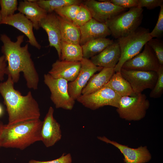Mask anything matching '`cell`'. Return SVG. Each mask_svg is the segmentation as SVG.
<instances>
[{
	"mask_svg": "<svg viewBox=\"0 0 163 163\" xmlns=\"http://www.w3.org/2000/svg\"><path fill=\"white\" fill-rule=\"evenodd\" d=\"M24 38V35H19L14 42L6 34L0 35L3 43L1 51L8 63L6 74L11 78L14 83L18 82L20 73L22 72L27 88L36 90L38 89L39 76L28 50V44L21 46Z\"/></svg>",
	"mask_w": 163,
	"mask_h": 163,
	"instance_id": "cell-1",
	"label": "cell"
},
{
	"mask_svg": "<svg viewBox=\"0 0 163 163\" xmlns=\"http://www.w3.org/2000/svg\"><path fill=\"white\" fill-rule=\"evenodd\" d=\"M14 84L9 76L5 81L0 83V94L8 115V122L6 125L10 126L40 119L41 114L39 104L31 92L29 91L26 95H22L15 89Z\"/></svg>",
	"mask_w": 163,
	"mask_h": 163,
	"instance_id": "cell-2",
	"label": "cell"
},
{
	"mask_svg": "<svg viewBox=\"0 0 163 163\" xmlns=\"http://www.w3.org/2000/svg\"><path fill=\"white\" fill-rule=\"evenodd\" d=\"M43 121L40 119L8 126L4 125L1 137V147L23 150L41 141Z\"/></svg>",
	"mask_w": 163,
	"mask_h": 163,
	"instance_id": "cell-3",
	"label": "cell"
},
{
	"mask_svg": "<svg viewBox=\"0 0 163 163\" xmlns=\"http://www.w3.org/2000/svg\"><path fill=\"white\" fill-rule=\"evenodd\" d=\"M151 38L149 29L139 27L128 35L117 39L121 54L119 61L114 68L115 72H120L124 63L139 53Z\"/></svg>",
	"mask_w": 163,
	"mask_h": 163,
	"instance_id": "cell-4",
	"label": "cell"
},
{
	"mask_svg": "<svg viewBox=\"0 0 163 163\" xmlns=\"http://www.w3.org/2000/svg\"><path fill=\"white\" fill-rule=\"evenodd\" d=\"M142 8H130L107 21L105 24L112 36L118 39L128 35L139 27L143 19Z\"/></svg>",
	"mask_w": 163,
	"mask_h": 163,
	"instance_id": "cell-5",
	"label": "cell"
},
{
	"mask_svg": "<svg viewBox=\"0 0 163 163\" xmlns=\"http://www.w3.org/2000/svg\"><path fill=\"white\" fill-rule=\"evenodd\" d=\"M145 95L139 93L121 97L117 111L120 117L128 121H138L145 116L150 106Z\"/></svg>",
	"mask_w": 163,
	"mask_h": 163,
	"instance_id": "cell-6",
	"label": "cell"
},
{
	"mask_svg": "<svg viewBox=\"0 0 163 163\" xmlns=\"http://www.w3.org/2000/svg\"><path fill=\"white\" fill-rule=\"evenodd\" d=\"M44 82L51 93L50 99L56 108L72 110L75 100L69 94L68 81L63 78H55L49 74L44 75Z\"/></svg>",
	"mask_w": 163,
	"mask_h": 163,
	"instance_id": "cell-7",
	"label": "cell"
},
{
	"mask_svg": "<svg viewBox=\"0 0 163 163\" xmlns=\"http://www.w3.org/2000/svg\"><path fill=\"white\" fill-rule=\"evenodd\" d=\"M121 96L107 87L90 94L81 95L76 100L85 107L95 110L105 106L117 108Z\"/></svg>",
	"mask_w": 163,
	"mask_h": 163,
	"instance_id": "cell-8",
	"label": "cell"
},
{
	"mask_svg": "<svg viewBox=\"0 0 163 163\" xmlns=\"http://www.w3.org/2000/svg\"><path fill=\"white\" fill-rule=\"evenodd\" d=\"M120 72L135 94L141 93L147 89H152L158 78L157 72L154 71L127 70L122 68Z\"/></svg>",
	"mask_w": 163,
	"mask_h": 163,
	"instance_id": "cell-9",
	"label": "cell"
},
{
	"mask_svg": "<svg viewBox=\"0 0 163 163\" xmlns=\"http://www.w3.org/2000/svg\"><path fill=\"white\" fill-rule=\"evenodd\" d=\"M160 66L153 50L146 43L142 51L125 62L122 68L127 70L157 72Z\"/></svg>",
	"mask_w": 163,
	"mask_h": 163,
	"instance_id": "cell-10",
	"label": "cell"
},
{
	"mask_svg": "<svg viewBox=\"0 0 163 163\" xmlns=\"http://www.w3.org/2000/svg\"><path fill=\"white\" fill-rule=\"evenodd\" d=\"M80 62L81 68L77 77L68 83L69 94L75 100L82 95V89L92 75L103 68L95 66L89 59L83 58Z\"/></svg>",
	"mask_w": 163,
	"mask_h": 163,
	"instance_id": "cell-11",
	"label": "cell"
},
{
	"mask_svg": "<svg viewBox=\"0 0 163 163\" xmlns=\"http://www.w3.org/2000/svg\"><path fill=\"white\" fill-rule=\"evenodd\" d=\"M83 4L90 11L93 18L104 23L127 9L114 5L107 0L99 1L88 0L84 2Z\"/></svg>",
	"mask_w": 163,
	"mask_h": 163,
	"instance_id": "cell-12",
	"label": "cell"
},
{
	"mask_svg": "<svg viewBox=\"0 0 163 163\" xmlns=\"http://www.w3.org/2000/svg\"><path fill=\"white\" fill-rule=\"evenodd\" d=\"M97 139L104 142L111 144L118 149L123 156L125 163H146L149 161L152 156L147 146H141L133 148L111 140L104 136H98Z\"/></svg>",
	"mask_w": 163,
	"mask_h": 163,
	"instance_id": "cell-13",
	"label": "cell"
},
{
	"mask_svg": "<svg viewBox=\"0 0 163 163\" xmlns=\"http://www.w3.org/2000/svg\"><path fill=\"white\" fill-rule=\"evenodd\" d=\"M54 110L50 107L44 120L41 130V141L47 148L54 145L62 138L60 124L53 117Z\"/></svg>",
	"mask_w": 163,
	"mask_h": 163,
	"instance_id": "cell-14",
	"label": "cell"
},
{
	"mask_svg": "<svg viewBox=\"0 0 163 163\" xmlns=\"http://www.w3.org/2000/svg\"><path fill=\"white\" fill-rule=\"evenodd\" d=\"M39 27L43 28L46 33L49 45L55 48L60 60L62 40L58 15L53 12L48 13L40 22Z\"/></svg>",
	"mask_w": 163,
	"mask_h": 163,
	"instance_id": "cell-15",
	"label": "cell"
},
{
	"mask_svg": "<svg viewBox=\"0 0 163 163\" xmlns=\"http://www.w3.org/2000/svg\"><path fill=\"white\" fill-rule=\"evenodd\" d=\"M11 26L20 30L28 38L27 42L38 50L41 45L38 43L34 33L32 23L23 14L19 12L2 19L0 24Z\"/></svg>",
	"mask_w": 163,
	"mask_h": 163,
	"instance_id": "cell-16",
	"label": "cell"
},
{
	"mask_svg": "<svg viewBox=\"0 0 163 163\" xmlns=\"http://www.w3.org/2000/svg\"><path fill=\"white\" fill-rule=\"evenodd\" d=\"M79 28L80 32L79 44L81 46L89 41L106 38L111 34L105 23L99 22L93 18Z\"/></svg>",
	"mask_w": 163,
	"mask_h": 163,
	"instance_id": "cell-17",
	"label": "cell"
},
{
	"mask_svg": "<svg viewBox=\"0 0 163 163\" xmlns=\"http://www.w3.org/2000/svg\"><path fill=\"white\" fill-rule=\"evenodd\" d=\"M81 68L80 61L57 60L53 63L48 73L55 78H63L72 82L77 77Z\"/></svg>",
	"mask_w": 163,
	"mask_h": 163,
	"instance_id": "cell-18",
	"label": "cell"
},
{
	"mask_svg": "<svg viewBox=\"0 0 163 163\" xmlns=\"http://www.w3.org/2000/svg\"><path fill=\"white\" fill-rule=\"evenodd\" d=\"M120 54V46L116 41L90 60L96 66L114 68L119 61Z\"/></svg>",
	"mask_w": 163,
	"mask_h": 163,
	"instance_id": "cell-19",
	"label": "cell"
},
{
	"mask_svg": "<svg viewBox=\"0 0 163 163\" xmlns=\"http://www.w3.org/2000/svg\"><path fill=\"white\" fill-rule=\"evenodd\" d=\"M37 2H32L28 0L20 1L17 10L32 23L35 29L38 30L40 28V22L48 13L39 5Z\"/></svg>",
	"mask_w": 163,
	"mask_h": 163,
	"instance_id": "cell-20",
	"label": "cell"
},
{
	"mask_svg": "<svg viewBox=\"0 0 163 163\" xmlns=\"http://www.w3.org/2000/svg\"><path fill=\"white\" fill-rule=\"evenodd\" d=\"M114 68H103L91 77L82 91V95H87L103 88L115 73Z\"/></svg>",
	"mask_w": 163,
	"mask_h": 163,
	"instance_id": "cell-21",
	"label": "cell"
},
{
	"mask_svg": "<svg viewBox=\"0 0 163 163\" xmlns=\"http://www.w3.org/2000/svg\"><path fill=\"white\" fill-rule=\"evenodd\" d=\"M58 16L59 21L61 40L68 43L79 44L80 39L79 28Z\"/></svg>",
	"mask_w": 163,
	"mask_h": 163,
	"instance_id": "cell-22",
	"label": "cell"
},
{
	"mask_svg": "<svg viewBox=\"0 0 163 163\" xmlns=\"http://www.w3.org/2000/svg\"><path fill=\"white\" fill-rule=\"evenodd\" d=\"M104 86L111 88L121 97L131 96L136 94L129 82L123 77L120 72L115 73Z\"/></svg>",
	"mask_w": 163,
	"mask_h": 163,
	"instance_id": "cell-23",
	"label": "cell"
},
{
	"mask_svg": "<svg viewBox=\"0 0 163 163\" xmlns=\"http://www.w3.org/2000/svg\"><path fill=\"white\" fill-rule=\"evenodd\" d=\"M114 42L109 39L104 38L87 42L81 46L83 58L89 59L97 55Z\"/></svg>",
	"mask_w": 163,
	"mask_h": 163,
	"instance_id": "cell-24",
	"label": "cell"
},
{
	"mask_svg": "<svg viewBox=\"0 0 163 163\" xmlns=\"http://www.w3.org/2000/svg\"><path fill=\"white\" fill-rule=\"evenodd\" d=\"M83 58L82 49L79 44L63 41L61 42V55L60 60L80 61Z\"/></svg>",
	"mask_w": 163,
	"mask_h": 163,
	"instance_id": "cell-25",
	"label": "cell"
},
{
	"mask_svg": "<svg viewBox=\"0 0 163 163\" xmlns=\"http://www.w3.org/2000/svg\"><path fill=\"white\" fill-rule=\"evenodd\" d=\"M82 2L80 0H37V2L40 7L49 13L66 6L80 5Z\"/></svg>",
	"mask_w": 163,
	"mask_h": 163,
	"instance_id": "cell-26",
	"label": "cell"
},
{
	"mask_svg": "<svg viewBox=\"0 0 163 163\" xmlns=\"http://www.w3.org/2000/svg\"><path fill=\"white\" fill-rule=\"evenodd\" d=\"M80 8V5H72L56 9L54 11L59 16L72 23Z\"/></svg>",
	"mask_w": 163,
	"mask_h": 163,
	"instance_id": "cell-27",
	"label": "cell"
},
{
	"mask_svg": "<svg viewBox=\"0 0 163 163\" xmlns=\"http://www.w3.org/2000/svg\"><path fill=\"white\" fill-rule=\"evenodd\" d=\"M80 5L79 10L72 23L74 25L79 27L85 24L92 18L90 11L83 3H82Z\"/></svg>",
	"mask_w": 163,
	"mask_h": 163,
	"instance_id": "cell-28",
	"label": "cell"
},
{
	"mask_svg": "<svg viewBox=\"0 0 163 163\" xmlns=\"http://www.w3.org/2000/svg\"><path fill=\"white\" fill-rule=\"evenodd\" d=\"M17 0H0V12L2 19L13 15L18 9Z\"/></svg>",
	"mask_w": 163,
	"mask_h": 163,
	"instance_id": "cell-29",
	"label": "cell"
},
{
	"mask_svg": "<svg viewBox=\"0 0 163 163\" xmlns=\"http://www.w3.org/2000/svg\"><path fill=\"white\" fill-rule=\"evenodd\" d=\"M152 48L160 65H163V42L159 38L150 39L147 43Z\"/></svg>",
	"mask_w": 163,
	"mask_h": 163,
	"instance_id": "cell-30",
	"label": "cell"
},
{
	"mask_svg": "<svg viewBox=\"0 0 163 163\" xmlns=\"http://www.w3.org/2000/svg\"><path fill=\"white\" fill-rule=\"evenodd\" d=\"M158 78L149 96L156 98L160 97L163 92V65H160L157 72Z\"/></svg>",
	"mask_w": 163,
	"mask_h": 163,
	"instance_id": "cell-31",
	"label": "cell"
},
{
	"mask_svg": "<svg viewBox=\"0 0 163 163\" xmlns=\"http://www.w3.org/2000/svg\"><path fill=\"white\" fill-rule=\"evenodd\" d=\"M158 17L157 23L153 30L150 32V35L152 38L156 37L159 39L163 34V5L160 7Z\"/></svg>",
	"mask_w": 163,
	"mask_h": 163,
	"instance_id": "cell-32",
	"label": "cell"
},
{
	"mask_svg": "<svg viewBox=\"0 0 163 163\" xmlns=\"http://www.w3.org/2000/svg\"><path fill=\"white\" fill-rule=\"evenodd\" d=\"M72 158L71 154L69 153H63L59 158L50 161H40L34 159L30 160L28 163H72Z\"/></svg>",
	"mask_w": 163,
	"mask_h": 163,
	"instance_id": "cell-33",
	"label": "cell"
},
{
	"mask_svg": "<svg viewBox=\"0 0 163 163\" xmlns=\"http://www.w3.org/2000/svg\"><path fill=\"white\" fill-rule=\"evenodd\" d=\"M163 5V0H138V8L146 7L148 9L151 10Z\"/></svg>",
	"mask_w": 163,
	"mask_h": 163,
	"instance_id": "cell-34",
	"label": "cell"
},
{
	"mask_svg": "<svg viewBox=\"0 0 163 163\" xmlns=\"http://www.w3.org/2000/svg\"><path fill=\"white\" fill-rule=\"evenodd\" d=\"M112 4L125 8L138 7V0H107Z\"/></svg>",
	"mask_w": 163,
	"mask_h": 163,
	"instance_id": "cell-35",
	"label": "cell"
},
{
	"mask_svg": "<svg viewBox=\"0 0 163 163\" xmlns=\"http://www.w3.org/2000/svg\"><path fill=\"white\" fill-rule=\"evenodd\" d=\"M7 66L5 57L3 55L0 56V81H1L4 80Z\"/></svg>",
	"mask_w": 163,
	"mask_h": 163,
	"instance_id": "cell-36",
	"label": "cell"
},
{
	"mask_svg": "<svg viewBox=\"0 0 163 163\" xmlns=\"http://www.w3.org/2000/svg\"><path fill=\"white\" fill-rule=\"evenodd\" d=\"M4 125L0 120V147H1V137Z\"/></svg>",
	"mask_w": 163,
	"mask_h": 163,
	"instance_id": "cell-37",
	"label": "cell"
},
{
	"mask_svg": "<svg viewBox=\"0 0 163 163\" xmlns=\"http://www.w3.org/2000/svg\"><path fill=\"white\" fill-rule=\"evenodd\" d=\"M4 110L2 105L0 104V117L2 115L3 113Z\"/></svg>",
	"mask_w": 163,
	"mask_h": 163,
	"instance_id": "cell-38",
	"label": "cell"
},
{
	"mask_svg": "<svg viewBox=\"0 0 163 163\" xmlns=\"http://www.w3.org/2000/svg\"><path fill=\"white\" fill-rule=\"evenodd\" d=\"M2 18L1 15V12H0V22L2 20Z\"/></svg>",
	"mask_w": 163,
	"mask_h": 163,
	"instance_id": "cell-39",
	"label": "cell"
}]
</instances>
